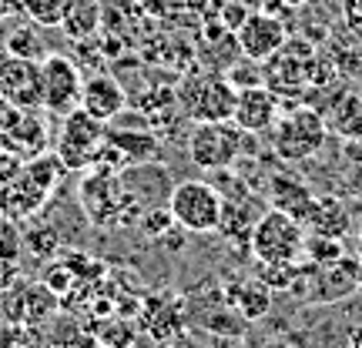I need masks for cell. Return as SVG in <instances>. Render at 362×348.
Listing matches in <instances>:
<instances>
[{"label":"cell","mask_w":362,"mask_h":348,"mask_svg":"<svg viewBox=\"0 0 362 348\" xmlns=\"http://www.w3.org/2000/svg\"><path fill=\"white\" fill-rule=\"evenodd\" d=\"M221 208H225V198L218 194V188L208 184V181H202V178L178 181V184L168 191L171 218H175V224L185 228V232H194V234L218 232Z\"/></svg>","instance_id":"obj_1"},{"label":"cell","mask_w":362,"mask_h":348,"mask_svg":"<svg viewBox=\"0 0 362 348\" xmlns=\"http://www.w3.org/2000/svg\"><path fill=\"white\" fill-rule=\"evenodd\" d=\"M248 248L262 261H302L305 258V224L285 211L269 208L255 221Z\"/></svg>","instance_id":"obj_2"},{"label":"cell","mask_w":362,"mask_h":348,"mask_svg":"<svg viewBox=\"0 0 362 348\" xmlns=\"http://www.w3.org/2000/svg\"><path fill=\"white\" fill-rule=\"evenodd\" d=\"M245 151V131L235 121H198L188 134V157L202 171L232 168Z\"/></svg>","instance_id":"obj_3"},{"label":"cell","mask_w":362,"mask_h":348,"mask_svg":"<svg viewBox=\"0 0 362 348\" xmlns=\"http://www.w3.org/2000/svg\"><path fill=\"white\" fill-rule=\"evenodd\" d=\"M325 138H329V124L312 107H296L288 114H279L275 128H272L275 155L282 161H309L322 151Z\"/></svg>","instance_id":"obj_4"},{"label":"cell","mask_w":362,"mask_h":348,"mask_svg":"<svg viewBox=\"0 0 362 348\" xmlns=\"http://www.w3.org/2000/svg\"><path fill=\"white\" fill-rule=\"evenodd\" d=\"M104 141H107V124L78 107V111L64 114L61 134H57V144H54V155L61 157L64 171H84V168H94Z\"/></svg>","instance_id":"obj_5"},{"label":"cell","mask_w":362,"mask_h":348,"mask_svg":"<svg viewBox=\"0 0 362 348\" xmlns=\"http://www.w3.org/2000/svg\"><path fill=\"white\" fill-rule=\"evenodd\" d=\"M235 97H238V90L232 88V80L225 74H198V78L185 80L178 90L181 111L194 124L198 121H232Z\"/></svg>","instance_id":"obj_6"},{"label":"cell","mask_w":362,"mask_h":348,"mask_svg":"<svg viewBox=\"0 0 362 348\" xmlns=\"http://www.w3.org/2000/svg\"><path fill=\"white\" fill-rule=\"evenodd\" d=\"M359 292V261L342 258L329 261V265H315V261H302V275L292 295L309 298V301H339V298Z\"/></svg>","instance_id":"obj_7"},{"label":"cell","mask_w":362,"mask_h":348,"mask_svg":"<svg viewBox=\"0 0 362 348\" xmlns=\"http://www.w3.org/2000/svg\"><path fill=\"white\" fill-rule=\"evenodd\" d=\"M84 74L67 54H44L40 57V107L64 117L81 107Z\"/></svg>","instance_id":"obj_8"},{"label":"cell","mask_w":362,"mask_h":348,"mask_svg":"<svg viewBox=\"0 0 362 348\" xmlns=\"http://www.w3.org/2000/svg\"><path fill=\"white\" fill-rule=\"evenodd\" d=\"M0 97L13 101L24 111L40 107V61L4 54L0 57Z\"/></svg>","instance_id":"obj_9"},{"label":"cell","mask_w":362,"mask_h":348,"mask_svg":"<svg viewBox=\"0 0 362 348\" xmlns=\"http://www.w3.org/2000/svg\"><path fill=\"white\" fill-rule=\"evenodd\" d=\"M235 40H238V51L245 54L248 61H259V64H265L272 54L282 51V44L288 40V30H285V24L275 17V13H248L245 24L235 30Z\"/></svg>","instance_id":"obj_10"},{"label":"cell","mask_w":362,"mask_h":348,"mask_svg":"<svg viewBox=\"0 0 362 348\" xmlns=\"http://www.w3.org/2000/svg\"><path fill=\"white\" fill-rule=\"evenodd\" d=\"M279 114H282V107H279L275 90H269L265 84H255V88H242V90H238L232 121L245 131V134H265V131L275 128Z\"/></svg>","instance_id":"obj_11"},{"label":"cell","mask_w":362,"mask_h":348,"mask_svg":"<svg viewBox=\"0 0 362 348\" xmlns=\"http://www.w3.org/2000/svg\"><path fill=\"white\" fill-rule=\"evenodd\" d=\"M128 104V94L121 88V80L111 78V74H90L84 78V88H81V111H88L90 117L98 121H115Z\"/></svg>","instance_id":"obj_12"},{"label":"cell","mask_w":362,"mask_h":348,"mask_svg":"<svg viewBox=\"0 0 362 348\" xmlns=\"http://www.w3.org/2000/svg\"><path fill=\"white\" fill-rule=\"evenodd\" d=\"M47 198H51V191H47L24 164L21 178H13L11 184L0 188V215L11 221H24V218H30L34 211H40V205H44Z\"/></svg>","instance_id":"obj_13"},{"label":"cell","mask_w":362,"mask_h":348,"mask_svg":"<svg viewBox=\"0 0 362 348\" xmlns=\"http://www.w3.org/2000/svg\"><path fill=\"white\" fill-rule=\"evenodd\" d=\"M4 295H11V315L13 322H30V325H40L47 322L54 311H57V292H51L44 282L37 284H13L11 292H4Z\"/></svg>","instance_id":"obj_14"},{"label":"cell","mask_w":362,"mask_h":348,"mask_svg":"<svg viewBox=\"0 0 362 348\" xmlns=\"http://www.w3.org/2000/svg\"><path fill=\"white\" fill-rule=\"evenodd\" d=\"M305 232L309 234H322V238H346L352 232V218H349V208L342 205L339 198H315L312 208L305 211Z\"/></svg>","instance_id":"obj_15"},{"label":"cell","mask_w":362,"mask_h":348,"mask_svg":"<svg viewBox=\"0 0 362 348\" xmlns=\"http://www.w3.org/2000/svg\"><path fill=\"white\" fill-rule=\"evenodd\" d=\"M101 17H104L101 0H67L57 30H61L71 44H88V40L101 30Z\"/></svg>","instance_id":"obj_16"},{"label":"cell","mask_w":362,"mask_h":348,"mask_svg":"<svg viewBox=\"0 0 362 348\" xmlns=\"http://www.w3.org/2000/svg\"><path fill=\"white\" fill-rule=\"evenodd\" d=\"M269 201L275 211H285L292 218H305V211L312 208L315 194L302 178H292V174H272L269 178Z\"/></svg>","instance_id":"obj_17"},{"label":"cell","mask_w":362,"mask_h":348,"mask_svg":"<svg viewBox=\"0 0 362 348\" xmlns=\"http://www.w3.org/2000/svg\"><path fill=\"white\" fill-rule=\"evenodd\" d=\"M0 144L30 161V157H37L47 151V124H44L40 117H34V111H24L21 121H17L11 131L0 134Z\"/></svg>","instance_id":"obj_18"},{"label":"cell","mask_w":362,"mask_h":348,"mask_svg":"<svg viewBox=\"0 0 362 348\" xmlns=\"http://www.w3.org/2000/svg\"><path fill=\"white\" fill-rule=\"evenodd\" d=\"M272 292L269 284H262L255 275L252 278H238V282L228 284V301H232V308L245 318V322H259L262 315H269L272 311Z\"/></svg>","instance_id":"obj_19"},{"label":"cell","mask_w":362,"mask_h":348,"mask_svg":"<svg viewBox=\"0 0 362 348\" xmlns=\"http://www.w3.org/2000/svg\"><path fill=\"white\" fill-rule=\"evenodd\" d=\"M107 144L121 155L124 164H148L158 157V138L148 131H107Z\"/></svg>","instance_id":"obj_20"},{"label":"cell","mask_w":362,"mask_h":348,"mask_svg":"<svg viewBox=\"0 0 362 348\" xmlns=\"http://www.w3.org/2000/svg\"><path fill=\"white\" fill-rule=\"evenodd\" d=\"M298 275H302V261H262L255 258V278L269 284L272 292H296Z\"/></svg>","instance_id":"obj_21"},{"label":"cell","mask_w":362,"mask_h":348,"mask_svg":"<svg viewBox=\"0 0 362 348\" xmlns=\"http://www.w3.org/2000/svg\"><path fill=\"white\" fill-rule=\"evenodd\" d=\"M7 54H17V57H30V61H40L44 57V40L37 34V24H21L7 34Z\"/></svg>","instance_id":"obj_22"},{"label":"cell","mask_w":362,"mask_h":348,"mask_svg":"<svg viewBox=\"0 0 362 348\" xmlns=\"http://www.w3.org/2000/svg\"><path fill=\"white\" fill-rule=\"evenodd\" d=\"M67 0H21V11L30 24L37 27H57L61 24V13H64Z\"/></svg>","instance_id":"obj_23"},{"label":"cell","mask_w":362,"mask_h":348,"mask_svg":"<svg viewBox=\"0 0 362 348\" xmlns=\"http://www.w3.org/2000/svg\"><path fill=\"white\" fill-rule=\"evenodd\" d=\"M332 128L342 131L346 138H359L362 134V107L352 94H346V97L339 101V111L332 114Z\"/></svg>","instance_id":"obj_24"},{"label":"cell","mask_w":362,"mask_h":348,"mask_svg":"<svg viewBox=\"0 0 362 348\" xmlns=\"http://www.w3.org/2000/svg\"><path fill=\"white\" fill-rule=\"evenodd\" d=\"M305 258L315 265H329V261L342 258V245L339 238H322V234H309L305 232Z\"/></svg>","instance_id":"obj_25"},{"label":"cell","mask_w":362,"mask_h":348,"mask_svg":"<svg viewBox=\"0 0 362 348\" xmlns=\"http://www.w3.org/2000/svg\"><path fill=\"white\" fill-rule=\"evenodd\" d=\"M24 241L37 258H54L57 248H61V234L54 232V228H47V224H40V228H34V232L24 234Z\"/></svg>","instance_id":"obj_26"},{"label":"cell","mask_w":362,"mask_h":348,"mask_svg":"<svg viewBox=\"0 0 362 348\" xmlns=\"http://www.w3.org/2000/svg\"><path fill=\"white\" fill-rule=\"evenodd\" d=\"M21 251H24V234L17 232V224L11 218H4L0 215V258H21Z\"/></svg>","instance_id":"obj_27"},{"label":"cell","mask_w":362,"mask_h":348,"mask_svg":"<svg viewBox=\"0 0 362 348\" xmlns=\"http://www.w3.org/2000/svg\"><path fill=\"white\" fill-rule=\"evenodd\" d=\"M259 61H242V64H235V67H228V74H225V78L232 80V88L235 90H242V88H255V84H262V80H265V74H262L259 67Z\"/></svg>","instance_id":"obj_28"},{"label":"cell","mask_w":362,"mask_h":348,"mask_svg":"<svg viewBox=\"0 0 362 348\" xmlns=\"http://www.w3.org/2000/svg\"><path fill=\"white\" fill-rule=\"evenodd\" d=\"M24 164H27V157H21L17 151H11V148H0V188L11 184L13 178H21Z\"/></svg>","instance_id":"obj_29"},{"label":"cell","mask_w":362,"mask_h":348,"mask_svg":"<svg viewBox=\"0 0 362 348\" xmlns=\"http://www.w3.org/2000/svg\"><path fill=\"white\" fill-rule=\"evenodd\" d=\"M171 224H175V218H171V211L168 208H165V211H144V218H141V228L148 234H151V238H161V234H168V228Z\"/></svg>","instance_id":"obj_30"},{"label":"cell","mask_w":362,"mask_h":348,"mask_svg":"<svg viewBox=\"0 0 362 348\" xmlns=\"http://www.w3.org/2000/svg\"><path fill=\"white\" fill-rule=\"evenodd\" d=\"M17 278H21V265L13 258H0V295L11 292L13 284H17Z\"/></svg>","instance_id":"obj_31"},{"label":"cell","mask_w":362,"mask_h":348,"mask_svg":"<svg viewBox=\"0 0 362 348\" xmlns=\"http://www.w3.org/2000/svg\"><path fill=\"white\" fill-rule=\"evenodd\" d=\"M21 114H24V107H17V104L7 101V97H0V134L11 131L13 124L21 121Z\"/></svg>","instance_id":"obj_32"},{"label":"cell","mask_w":362,"mask_h":348,"mask_svg":"<svg viewBox=\"0 0 362 348\" xmlns=\"http://www.w3.org/2000/svg\"><path fill=\"white\" fill-rule=\"evenodd\" d=\"M342 17L352 30H362V0H342Z\"/></svg>","instance_id":"obj_33"},{"label":"cell","mask_w":362,"mask_h":348,"mask_svg":"<svg viewBox=\"0 0 362 348\" xmlns=\"http://www.w3.org/2000/svg\"><path fill=\"white\" fill-rule=\"evenodd\" d=\"M61 348H98V342L88 335H74L71 342H61Z\"/></svg>","instance_id":"obj_34"},{"label":"cell","mask_w":362,"mask_h":348,"mask_svg":"<svg viewBox=\"0 0 362 348\" xmlns=\"http://www.w3.org/2000/svg\"><path fill=\"white\" fill-rule=\"evenodd\" d=\"M352 348H362V328H352Z\"/></svg>","instance_id":"obj_35"},{"label":"cell","mask_w":362,"mask_h":348,"mask_svg":"<svg viewBox=\"0 0 362 348\" xmlns=\"http://www.w3.org/2000/svg\"><path fill=\"white\" fill-rule=\"evenodd\" d=\"M356 261H359V288H362V232H359V258Z\"/></svg>","instance_id":"obj_36"},{"label":"cell","mask_w":362,"mask_h":348,"mask_svg":"<svg viewBox=\"0 0 362 348\" xmlns=\"http://www.w3.org/2000/svg\"><path fill=\"white\" fill-rule=\"evenodd\" d=\"M282 4H288V7H305L309 0H282Z\"/></svg>","instance_id":"obj_37"},{"label":"cell","mask_w":362,"mask_h":348,"mask_svg":"<svg viewBox=\"0 0 362 348\" xmlns=\"http://www.w3.org/2000/svg\"><path fill=\"white\" fill-rule=\"evenodd\" d=\"M339 348H352V345H339Z\"/></svg>","instance_id":"obj_38"}]
</instances>
